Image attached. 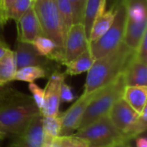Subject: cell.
I'll return each mask as SVG.
<instances>
[{"label": "cell", "instance_id": "21", "mask_svg": "<svg viewBox=\"0 0 147 147\" xmlns=\"http://www.w3.org/2000/svg\"><path fill=\"white\" fill-rule=\"evenodd\" d=\"M47 73L48 70L41 66H26L16 71L14 80L34 83L37 79L46 78Z\"/></svg>", "mask_w": 147, "mask_h": 147}, {"label": "cell", "instance_id": "6", "mask_svg": "<svg viewBox=\"0 0 147 147\" xmlns=\"http://www.w3.org/2000/svg\"><path fill=\"white\" fill-rule=\"evenodd\" d=\"M33 8L43 35L51 39L59 48L64 51L65 36L56 0H34Z\"/></svg>", "mask_w": 147, "mask_h": 147}, {"label": "cell", "instance_id": "18", "mask_svg": "<svg viewBox=\"0 0 147 147\" xmlns=\"http://www.w3.org/2000/svg\"><path fill=\"white\" fill-rule=\"evenodd\" d=\"M115 16V5L109 10H105L94 22L89 35V43L94 42L101 38L110 28Z\"/></svg>", "mask_w": 147, "mask_h": 147}, {"label": "cell", "instance_id": "38", "mask_svg": "<svg viewBox=\"0 0 147 147\" xmlns=\"http://www.w3.org/2000/svg\"><path fill=\"white\" fill-rule=\"evenodd\" d=\"M116 147H121V146H116Z\"/></svg>", "mask_w": 147, "mask_h": 147}, {"label": "cell", "instance_id": "4", "mask_svg": "<svg viewBox=\"0 0 147 147\" xmlns=\"http://www.w3.org/2000/svg\"><path fill=\"white\" fill-rule=\"evenodd\" d=\"M126 22L127 6L125 0H121L115 6V16L109 30L97 40L89 43V49L94 59L109 53L123 42Z\"/></svg>", "mask_w": 147, "mask_h": 147}, {"label": "cell", "instance_id": "8", "mask_svg": "<svg viewBox=\"0 0 147 147\" xmlns=\"http://www.w3.org/2000/svg\"><path fill=\"white\" fill-rule=\"evenodd\" d=\"M89 49V40L82 23L73 24L65 37L64 63L70 62Z\"/></svg>", "mask_w": 147, "mask_h": 147}, {"label": "cell", "instance_id": "26", "mask_svg": "<svg viewBox=\"0 0 147 147\" xmlns=\"http://www.w3.org/2000/svg\"><path fill=\"white\" fill-rule=\"evenodd\" d=\"M26 96V94L22 93L13 88L7 87L5 85L2 86L0 87V108L9 103L21 100L24 98Z\"/></svg>", "mask_w": 147, "mask_h": 147}, {"label": "cell", "instance_id": "15", "mask_svg": "<svg viewBox=\"0 0 147 147\" xmlns=\"http://www.w3.org/2000/svg\"><path fill=\"white\" fill-rule=\"evenodd\" d=\"M123 74L126 85H147V62L136 59L134 55Z\"/></svg>", "mask_w": 147, "mask_h": 147}, {"label": "cell", "instance_id": "14", "mask_svg": "<svg viewBox=\"0 0 147 147\" xmlns=\"http://www.w3.org/2000/svg\"><path fill=\"white\" fill-rule=\"evenodd\" d=\"M147 19L134 20L127 16V22L124 33L123 42L130 49L135 51L139 47L141 39L146 32Z\"/></svg>", "mask_w": 147, "mask_h": 147}, {"label": "cell", "instance_id": "12", "mask_svg": "<svg viewBox=\"0 0 147 147\" xmlns=\"http://www.w3.org/2000/svg\"><path fill=\"white\" fill-rule=\"evenodd\" d=\"M43 139L42 115L39 114L21 134L16 136L10 147H41Z\"/></svg>", "mask_w": 147, "mask_h": 147}, {"label": "cell", "instance_id": "33", "mask_svg": "<svg viewBox=\"0 0 147 147\" xmlns=\"http://www.w3.org/2000/svg\"><path fill=\"white\" fill-rule=\"evenodd\" d=\"M136 139L137 147H147V140L146 136H138Z\"/></svg>", "mask_w": 147, "mask_h": 147}, {"label": "cell", "instance_id": "10", "mask_svg": "<svg viewBox=\"0 0 147 147\" xmlns=\"http://www.w3.org/2000/svg\"><path fill=\"white\" fill-rule=\"evenodd\" d=\"M139 115L122 97L114 103L108 113L110 121L122 134L137 120Z\"/></svg>", "mask_w": 147, "mask_h": 147}, {"label": "cell", "instance_id": "11", "mask_svg": "<svg viewBox=\"0 0 147 147\" xmlns=\"http://www.w3.org/2000/svg\"><path fill=\"white\" fill-rule=\"evenodd\" d=\"M14 53L17 70L26 66H41L48 70V66L52 61L40 55L32 44L29 43L17 41Z\"/></svg>", "mask_w": 147, "mask_h": 147}, {"label": "cell", "instance_id": "39", "mask_svg": "<svg viewBox=\"0 0 147 147\" xmlns=\"http://www.w3.org/2000/svg\"><path fill=\"white\" fill-rule=\"evenodd\" d=\"M33 1H34V0H33Z\"/></svg>", "mask_w": 147, "mask_h": 147}, {"label": "cell", "instance_id": "1", "mask_svg": "<svg viewBox=\"0 0 147 147\" xmlns=\"http://www.w3.org/2000/svg\"><path fill=\"white\" fill-rule=\"evenodd\" d=\"M134 52L122 42L114 51L95 59L88 71L83 94H90L115 80L120 74L124 72L134 57Z\"/></svg>", "mask_w": 147, "mask_h": 147}, {"label": "cell", "instance_id": "31", "mask_svg": "<svg viewBox=\"0 0 147 147\" xmlns=\"http://www.w3.org/2000/svg\"><path fill=\"white\" fill-rule=\"evenodd\" d=\"M74 100V95L71 91V87L65 83H62L61 90H60V102H70Z\"/></svg>", "mask_w": 147, "mask_h": 147}, {"label": "cell", "instance_id": "27", "mask_svg": "<svg viewBox=\"0 0 147 147\" xmlns=\"http://www.w3.org/2000/svg\"><path fill=\"white\" fill-rule=\"evenodd\" d=\"M58 147H90V146L88 141L84 139L76 134H71L59 136Z\"/></svg>", "mask_w": 147, "mask_h": 147}, {"label": "cell", "instance_id": "5", "mask_svg": "<svg viewBox=\"0 0 147 147\" xmlns=\"http://www.w3.org/2000/svg\"><path fill=\"white\" fill-rule=\"evenodd\" d=\"M75 134L87 140L90 147H116L127 143L124 135L113 125L108 115L78 130Z\"/></svg>", "mask_w": 147, "mask_h": 147}, {"label": "cell", "instance_id": "9", "mask_svg": "<svg viewBox=\"0 0 147 147\" xmlns=\"http://www.w3.org/2000/svg\"><path fill=\"white\" fill-rule=\"evenodd\" d=\"M65 73L58 71H53L44 89V105L40 111L43 116H57L60 104V90L65 81Z\"/></svg>", "mask_w": 147, "mask_h": 147}, {"label": "cell", "instance_id": "32", "mask_svg": "<svg viewBox=\"0 0 147 147\" xmlns=\"http://www.w3.org/2000/svg\"><path fill=\"white\" fill-rule=\"evenodd\" d=\"M10 49L8 47V45L1 39L0 37V58H2L7 52H9Z\"/></svg>", "mask_w": 147, "mask_h": 147}, {"label": "cell", "instance_id": "35", "mask_svg": "<svg viewBox=\"0 0 147 147\" xmlns=\"http://www.w3.org/2000/svg\"><path fill=\"white\" fill-rule=\"evenodd\" d=\"M16 0H1V4L3 7V9L4 10V12H6V10L16 2Z\"/></svg>", "mask_w": 147, "mask_h": 147}, {"label": "cell", "instance_id": "28", "mask_svg": "<svg viewBox=\"0 0 147 147\" xmlns=\"http://www.w3.org/2000/svg\"><path fill=\"white\" fill-rule=\"evenodd\" d=\"M28 90H30V92L32 94V98H33L36 107L39 109V110L40 112L43 108V105H44V96H45L44 89H41L39 85H37L34 83H29Z\"/></svg>", "mask_w": 147, "mask_h": 147}, {"label": "cell", "instance_id": "36", "mask_svg": "<svg viewBox=\"0 0 147 147\" xmlns=\"http://www.w3.org/2000/svg\"><path fill=\"white\" fill-rule=\"evenodd\" d=\"M121 147H132L130 145H129V142H127V143H124V144H122Z\"/></svg>", "mask_w": 147, "mask_h": 147}, {"label": "cell", "instance_id": "17", "mask_svg": "<svg viewBox=\"0 0 147 147\" xmlns=\"http://www.w3.org/2000/svg\"><path fill=\"white\" fill-rule=\"evenodd\" d=\"M105 8L106 0H86L82 24L85 28L88 40L94 22L99 16H101L105 11Z\"/></svg>", "mask_w": 147, "mask_h": 147}, {"label": "cell", "instance_id": "2", "mask_svg": "<svg viewBox=\"0 0 147 147\" xmlns=\"http://www.w3.org/2000/svg\"><path fill=\"white\" fill-rule=\"evenodd\" d=\"M39 114L32 96H26L24 98L9 103L0 108V134L5 136H17L21 134Z\"/></svg>", "mask_w": 147, "mask_h": 147}, {"label": "cell", "instance_id": "34", "mask_svg": "<svg viewBox=\"0 0 147 147\" xmlns=\"http://www.w3.org/2000/svg\"><path fill=\"white\" fill-rule=\"evenodd\" d=\"M7 19H6V16H5V12L4 10L3 9V7H2V4H1V0H0V29L4 26V24L7 22Z\"/></svg>", "mask_w": 147, "mask_h": 147}, {"label": "cell", "instance_id": "16", "mask_svg": "<svg viewBox=\"0 0 147 147\" xmlns=\"http://www.w3.org/2000/svg\"><path fill=\"white\" fill-rule=\"evenodd\" d=\"M122 98L134 109L139 115H140L146 107L147 85H126L124 88Z\"/></svg>", "mask_w": 147, "mask_h": 147}, {"label": "cell", "instance_id": "24", "mask_svg": "<svg viewBox=\"0 0 147 147\" xmlns=\"http://www.w3.org/2000/svg\"><path fill=\"white\" fill-rule=\"evenodd\" d=\"M33 5V0H16L5 12L7 21L13 20L16 22Z\"/></svg>", "mask_w": 147, "mask_h": 147}, {"label": "cell", "instance_id": "30", "mask_svg": "<svg viewBox=\"0 0 147 147\" xmlns=\"http://www.w3.org/2000/svg\"><path fill=\"white\" fill-rule=\"evenodd\" d=\"M134 55L136 59L144 62H147V31L143 35L139 47L135 50Z\"/></svg>", "mask_w": 147, "mask_h": 147}, {"label": "cell", "instance_id": "23", "mask_svg": "<svg viewBox=\"0 0 147 147\" xmlns=\"http://www.w3.org/2000/svg\"><path fill=\"white\" fill-rule=\"evenodd\" d=\"M147 128V108L146 107L143 112L139 115L137 120L130 126V127L123 134L126 140L129 142L131 140L137 138L144 134Z\"/></svg>", "mask_w": 147, "mask_h": 147}, {"label": "cell", "instance_id": "19", "mask_svg": "<svg viewBox=\"0 0 147 147\" xmlns=\"http://www.w3.org/2000/svg\"><path fill=\"white\" fill-rule=\"evenodd\" d=\"M94 60L95 59L92 57L90 49H88L78 58L64 64V65H65L66 67L65 74L70 76H76L83 72L88 71L93 65Z\"/></svg>", "mask_w": 147, "mask_h": 147}, {"label": "cell", "instance_id": "25", "mask_svg": "<svg viewBox=\"0 0 147 147\" xmlns=\"http://www.w3.org/2000/svg\"><path fill=\"white\" fill-rule=\"evenodd\" d=\"M42 129L44 136L58 137L61 131V116H43Z\"/></svg>", "mask_w": 147, "mask_h": 147}, {"label": "cell", "instance_id": "37", "mask_svg": "<svg viewBox=\"0 0 147 147\" xmlns=\"http://www.w3.org/2000/svg\"><path fill=\"white\" fill-rule=\"evenodd\" d=\"M2 86H4V85H3V84H2L0 83V87H2Z\"/></svg>", "mask_w": 147, "mask_h": 147}, {"label": "cell", "instance_id": "13", "mask_svg": "<svg viewBox=\"0 0 147 147\" xmlns=\"http://www.w3.org/2000/svg\"><path fill=\"white\" fill-rule=\"evenodd\" d=\"M17 24V41L31 44L33 40L43 35L39 20L36 16L33 5L19 19Z\"/></svg>", "mask_w": 147, "mask_h": 147}, {"label": "cell", "instance_id": "7", "mask_svg": "<svg viewBox=\"0 0 147 147\" xmlns=\"http://www.w3.org/2000/svg\"><path fill=\"white\" fill-rule=\"evenodd\" d=\"M100 90V89H99ZM99 90L85 95L83 94L72 105L61 115L60 136L71 135L76 133L80 126L83 115L91 100L97 94Z\"/></svg>", "mask_w": 147, "mask_h": 147}, {"label": "cell", "instance_id": "22", "mask_svg": "<svg viewBox=\"0 0 147 147\" xmlns=\"http://www.w3.org/2000/svg\"><path fill=\"white\" fill-rule=\"evenodd\" d=\"M56 3L61 21L63 34L64 36L65 37L70 28L74 24L71 6L69 0H56Z\"/></svg>", "mask_w": 147, "mask_h": 147}, {"label": "cell", "instance_id": "20", "mask_svg": "<svg viewBox=\"0 0 147 147\" xmlns=\"http://www.w3.org/2000/svg\"><path fill=\"white\" fill-rule=\"evenodd\" d=\"M16 71L15 53L9 50L0 58V83L3 85H6L9 82L14 81Z\"/></svg>", "mask_w": 147, "mask_h": 147}, {"label": "cell", "instance_id": "3", "mask_svg": "<svg viewBox=\"0 0 147 147\" xmlns=\"http://www.w3.org/2000/svg\"><path fill=\"white\" fill-rule=\"evenodd\" d=\"M125 86L126 83L122 72L110 84L100 89L86 108L78 130L84 128L101 117L108 115L114 103L122 97Z\"/></svg>", "mask_w": 147, "mask_h": 147}, {"label": "cell", "instance_id": "29", "mask_svg": "<svg viewBox=\"0 0 147 147\" xmlns=\"http://www.w3.org/2000/svg\"><path fill=\"white\" fill-rule=\"evenodd\" d=\"M69 2L72 9L73 23H82L86 0H69Z\"/></svg>", "mask_w": 147, "mask_h": 147}]
</instances>
